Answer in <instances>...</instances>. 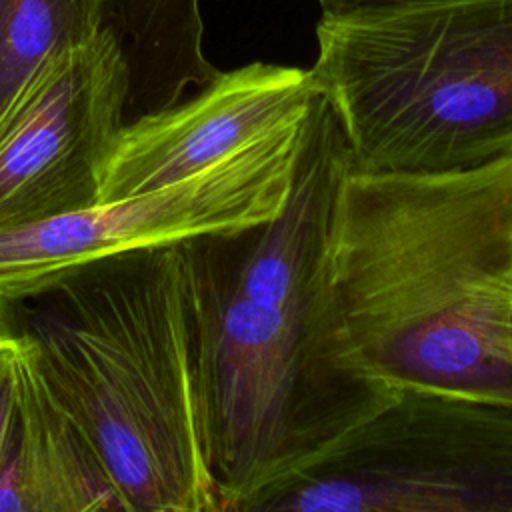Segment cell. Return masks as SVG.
Segmentation results:
<instances>
[{
  "instance_id": "1",
  "label": "cell",
  "mask_w": 512,
  "mask_h": 512,
  "mask_svg": "<svg viewBox=\"0 0 512 512\" xmlns=\"http://www.w3.org/2000/svg\"><path fill=\"white\" fill-rule=\"evenodd\" d=\"M350 168L342 124L316 94L282 208L178 244L206 458L226 512L400 394L346 358L330 306V228Z\"/></svg>"
},
{
  "instance_id": "2",
  "label": "cell",
  "mask_w": 512,
  "mask_h": 512,
  "mask_svg": "<svg viewBox=\"0 0 512 512\" xmlns=\"http://www.w3.org/2000/svg\"><path fill=\"white\" fill-rule=\"evenodd\" d=\"M328 292L342 350L366 376L512 404V154L448 172L350 168Z\"/></svg>"
},
{
  "instance_id": "3",
  "label": "cell",
  "mask_w": 512,
  "mask_h": 512,
  "mask_svg": "<svg viewBox=\"0 0 512 512\" xmlns=\"http://www.w3.org/2000/svg\"><path fill=\"white\" fill-rule=\"evenodd\" d=\"M0 334L22 346L134 512H226L178 244L72 266L0 300Z\"/></svg>"
},
{
  "instance_id": "4",
  "label": "cell",
  "mask_w": 512,
  "mask_h": 512,
  "mask_svg": "<svg viewBox=\"0 0 512 512\" xmlns=\"http://www.w3.org/2000/svg\"><path fill=\"white\" fill-rule=\"evenodd\" d=\"M312 86L352 168L464 170L512 154V0H420L322 14Z\"/></svg>"
},
{
  "instance_id": "5",
  "label": "cell",
  "mask_w": 512,
  "mask_h": 512,
  "mask_svg": "<svg viewBox=\"0 0 512 512\" xmlns=\"http://www.w3.org/2000/svg\"><path fill=\"white\" fill-rule=\"evenodd\" d=\"M228 512H512V404L400 392Z\"/></svg>"
},
{
  "instance_id": "6",
  "label": "cell",
  "mask_w": 512,
  "mask_h": 512,
  "mask_svg": "<svg viewBox=\"0 0 512 512\" xmlns=\"http://www.w3.org/2000/svg\"><path fill=\"white\" fill-rule=\"evenodd\" d=\"M302 132L156 190L0 232V300L72 266L234 232L272 218L288 196Z\"/></svg>"
},
{
  "instance_id": "7",
  "label": "cell",
  "mask_w": 512,
  "mask_h": 512,
  "mask_svg": "<svg viewBox=\"0 0 512 512\" xmlns=\"http://www.w3.org/2000/svg\"><path fill=\"white\" fill-rule=\"evenodd\" d=\"M126 98L128 68L108 26L48 70L0 136V232L100 202Z\"/></svg>"
},
{
  "instance_id": "8",
  "label": "cell",
  "mask_w": 512,
  "mask_h": 512,
  "mask_svg": "<svg viewBox=\"0 0 512 512\" xmlns=\"http://www.w3.org/2000/svg\"><path fill=\"white\" fill-rule=\"evenodd\" d=\"M318 92L298 66L250 62L218 72L178 104L124 124L100 202L156 190L304 130Z\"/></svg>"
},
{
  "instance_id": "9",
  "label": "cell",
  "mask_w": 512,
  "mask_h": 512,
  "mask_svg": "<svg viewBox=\"0 0 512 512\" xmlns=\"http://www.w3.org/2000/svg\"><path fill=\"white\" fill-rule=\"evenodd\" d=\"M0 512H134L22 346L0 460Z\"/></svg>"
},
{
  "instance_id": "10",
  "label": "cell",
  "mask_w": 512,
  "mask_h": 512,
  "mask_svg": "<svg viewBox=\"0 0 512 512\" xmlns=\"http://www.w3.org/2000/svg\"><path fill=\"white\" fill-rule=\"evenodd\" d=\"M128 68L126 124L162 112L218 76L204 54L200 0H106Z\"/></svg>"
},
{
  "instance_id": "11",
  "label": "cell",
  "mask_w": 512,
  "mask_h": 512,
  "mask_svg": "<svg viewBox=\"0 0 512 512\" xmlns=\"http://www.w3.org/2000/svg\"><path fill=\"white\" fill-rule=\"evenodd\" d=\"M106 26V0H0V136L68 52Z\"/></svg>"
},
{
  "instance_id": "12",
  "label": "cell",
  "mask_w": 512,
  "mask_h": 512,
  "mask_svg": "<svg viewBox=\"0 0 512 512\" xmlns=\"http://www.w3.org/2000/svg\"><path fill=\"white\" fill-rule=\"evenodd\" d=\"M20 370V346L16 340L0 334V460L10 428Z\"/></svg>"
},
{
  "instance_id": "13",
  "label": "cell",
  "mask_w": 512,
  "mask_h": 512,
  "mask_svg": "<svg viewBox=\"0 0 512 512\" xmlns=\"http://www.w3.org/2000/svg\"><path fill=\"white\" fill-rule=\"evenodd\" d=\"M408 2H420V0H318L322 14H344L354 10L396 6V4H408Z\"/></svg>"
},
{
  "instance_id": "14",
  "label": "cell",
  "mask_w": 512,
  "mask_h": 512,
  "mask_svg": "<svg viewBox=\"0 0 512 512\" xmlns=\"http://www.w3.org/2000/svg\"><path fill=\"white\" fill-rule=\"evenodd\" d=\"M510 344H512V326H510Z\"/></svg>"
}]
</instances>
